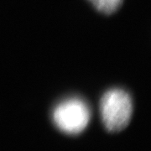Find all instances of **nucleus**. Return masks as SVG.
Segmentation results:
<instances>
[{"label":"nucleus","mask_w":151,"mask_h":151,"mask_svg":"<svg viewBox=\"0 0 151 151\" xmlns=\"http://www.w3.org/2000/svg\"><path fill=\"white\" fill-rule=\"evenodd\" d=\"M101 118L109 132L124 130L129 124L133 103L129 94L122 89H112L103 94L100 101Z\"/></svg>","instance_id":"nucleus-1"},{"label":"nucleus","mask_w":151,"mask_h":151,"mask_svg":"<svg viewBox=\"0 0 151 151\" xmlns=\"http://www.w3.org/2000/svg\"><path fill=\"white\" fill-rule=\"evenodd\" d=\"M52 118L61 132L66 134H79L89 124L91 111L83 100L72 97L60 103L55 108Z\"/></svg>","instance_id":"nucleus-2"},{"label":"nucleus","mask_w":151,"mask_h":151,"mask_svg":"<svg viewBox=\"0 0 151 151\" xmlns=\"http://www.w3.org/2000/svg\"><path fill=\"white\" fill-rule=\"evenodd\" d=\"M93 6L103 14H111L119 9L123 0H89Z\"/></svg>","instance_id":"nucleus-3"}]
</instances>
